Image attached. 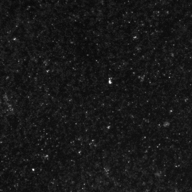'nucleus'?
I'll return each mask as SVG.
<instances>
[{"mask_svg":"<svg viewBox=\"0 0 192 192\" xmlns=\"http://www.w3.org/2000/svg\"><path fill=\"white\" fill-rule=\"evenodd\" d=\"M14 4H15V3H14ZM13 7H14V6H13Z\"/></svg>","mask_w":192,"mask_h":192,"instance_id":"nucleus-1","label":"nucleus"}]
</instances>
